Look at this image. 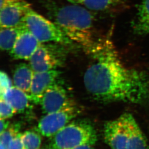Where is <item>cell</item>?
<instances>
[{"label":"cell","mask_w":149,"mask_h":149,"mask_svg":"<svg viewBox=\"0 0 149 149\" xmlns=\"http://www.w3.org/2000/svg\"><path fill=\"white\" fill-rule=\"evenodd\" d=\"M1 128H0V133L3 132L6 130H7L10 126V122L8 119H1Z\"/></svg>","instance_id":"23"},{"label":"cell","mask_w":149,"mask_h":149,"mask_svg":"<svg viewBox=\"0 0 149 149\" xmlns=\"http://www.w3.org/2000/svg\"><path fill=\"white\" fill-rule=\"evenodd\" d=\"M132 28L134 33L138 35L149 34V0L141 1L133 21Z\"/></svg>","instance_id":"15"},{"label":"cell","mask_w":149,"mask_h":149,"mask_svg":"<svg viewBox=\"0 0 149 149\" xmlns=\"http://www.w3.org/2000/svg\"><path fill=\"white\" fill-rule=\"evenodd\" d=\"M31 8L25 0L14 1L1 6V28L16 27L21 24Z\"/></svg>","instance_id":"8"},{"label":"cell","mask_w":149,"mask_h":149,"mask_svg":"<svg viewBox=\"0 0 149 149\" xmlns=\"http://www.w3.org/2000/svg\"><path fill=\"white\" fill-rule=\"evenodd\" d=\"M127 0H85L83 4L89 10L102 11L124 4Z\"/></svg>","instance_id":"17"},{"label":"cell","mask_w":149,"mask_h":149,"mask_svg":"<svg viewBox=\"0 0 149 149\" xmlns=\"http://www.w3.org/2000/svg\"><path fill=\"white\" fill-rule=\"evenodd\" d=\"M93 146L94 145H90V144H84V145H80L79 146L76 147L72 149H94Z\"/></svg>","instance_id":"24"},{"label":"cell","mask_w":149,"mask_h":149,"mask_svg":"<svg viewBox=\"0 0 149 149\" xmlns=\"http://www.w3.org/2000/svg\"><path fill=\"white\" fill-rule=\"evenodd\" d=\"M93 63L84 75L86 89L100 102L149 103V77L129 69L121 62L111 40H100L93 53Z\"/></svg>","instance_id":"1"},{"label":"cell","mask_w":149,"mask_h":149,"mask_svg":"<svg viewBox=\"0 0 149 149\" xmlns=\"http://www.w3.org/2000/svg\"><path fill=\"white\" fill-rule=\"evenodd\" d=\"M61 72L58 70L34 72L29 94L31 102L35 104H40L45 91L50 86L58 80Z\"/></svg>","instance_id":"9"},{"label":"cell","mask_w":149,"mask_h":149,"mask_svg":"<svg viewBox=\"0 0 149 149\" xmlns=\"http://www.w3.org/2000/svg\"><path fill=\"white\" fill-rule=\"evenodd\" d=\"M16 110L8 102L3 99L0 101V118L2 119L11 118L16 113Z\"/></svg>","instance_id":"20"},{"label":"cell","mask_w":149,"mask_h":149,"mask_svg":"<svg viewBox=\"0 0 149 149\" xmlns=\"http://www.w3.org/2000/svg\"><path fill=\"white\" fill-rule=\"evenodd\" d=\"M34 73L29 64L20 63L16 65L13 72L14 86L29 94Z\"/></svg>","instance_id":"14"},{"label":"cell","mask_w":149,"mask_h":149,"mask_svg":"<svg viewBox=\"0 0 149 149\" xmlns=\"http://www.w3.org/2000/svg\"><path fill=\"white\" fill-rule=\"evenodd\" d=\"M44 114L58 111L75 104L62 83L57 82L50 86L45 91L40 102Z\"/></svg>","instance_id":"7"},{"label":"cell","mask_w":149,"mask_h":149,"mask_svg":"<svg viewBox=\"0 0 149 149\" xmlns=\"http://www.w3.org/2000/svg\"><path fill=\"white\" fill-rule=\"evenodd\" d=\"M103 132L105 141L111 149H126L127 131L120 116L106 123Z\"/></svg>","instance_id":"11"},{"label":"cell","mask_w":149,"mask_h":149,"mask_svg":"<svg viewBox=\"0 0 149 149\" xmlns=\"http://www.w3.org/2000/svg\"><path fill=\"white\" fill-rule=\"evenodd\" d=\"M16 0H1V6H2L3 4L6 3H8L10 1H14Z\"/></svg>","instance_id":"26"},{"label":"cell","mask_w":149,"mask_h":149,"mask_svg":"<svg viewBox=\"0 0 149 149\" xmlns=\"http://www.w3.org/2000/svg\"><path fill=\"white\" fill-rule=\"evenodd\" d=\"M21 133L17 135L10 141L8 147V149H25L22 140Z\"/></svg>","instance_id":"22"},{"label":"cell","mask_w":149,"mask_h":149,"mask_svg":"<svg viewBox=\"0 0 149 149\" xmlns=\"http://www.w3.org/2000/svg\"><path fill=\"white\" fill-rule=\"evenodd\" d=\"M0 149H8L1 143H0Z\"/></svg>","instance_id":"27"},{"label":"cell","mask_w":149,"mask_h":149,"mask_svg":"<svg viewBox=\"0 0 149 149\" xmlns=\"http://www.w3.org/2000/svg\"><path fill=\"white\" fill-rule=\"evenodd\" d=\"M81 111L75 104L45 114L39 121L36 130L43 136L51 138L79 116Z\"/></svg>","instance_id":"6"},{"label":"cell","mask_w":149,"mask_h":149,"mask_svg":"<svg viewBox=\"0 0 149 149\" xmlns=\"http://www.w3.org/2000/svg\"><path fill=\"white\" fill-rule=\"evenodd\" d=\"M12 83L8 75L4 71L0 72V93L2 96L6 91L12 87Z\"/></svg>","instance_id":"21"},{"label":"cell","mask_w":149,"mask_h":149,"mask_svg":"<svg viewBox=\"0 0 149 149\" xmlns=\"http://www.w3.org/2000/svg\"><path fill=\"white\" fill-rule=\"evenodd\" d=\"M27 27L24 21L16 27L1 28L0 47L3 51H10L22 31Z\"/></svg>","instance_id":"16"},{"label":"cell","mask_w":149,"mask_h":149,"mask_svg":"<svg viewBox=\"0 0 149 149\" xmlns=\"http://www.w3.org/2000/svg\"><path fill=\"white\" fill-rule=\"evenodd\" d=\"M97 133L87 119L72 120L51 137L47 149H72L84 144L94 145Z\"/></svg>","instance_id":"3"},{"label":"cell","mask_w":149,"mask_h":149,"mask_svg":"<svg viewBox=\"0 0 149 149\" xmlns=\"http://www.w3.org/2000/svg\"><path fill=\"white\" fill-rule=\"evenodd\" d=\"M1 99L8 102L18 113H27L31 109L30 102L31 101L29 95L15 86L6 91Z\"/></svg>","instance_id":"13"},{"label":"cell","mask_w":149,"mask_h":149,"mask_svg":"<svg viewBox=\"0 0 149 149\" xmlns=\"http://www.w3.org/2000/svg\"><path fill=\"white\" fill-rule=\"evenodd\" d=\"M67 45L58 42L41 43L29 59V65L34 72L56 70L65 62Z\"/></svg>","instance_id":"5"},{"label":"cell","mask_w":149,"mask_h":149,"mask_svg":"<svg viewBox=\"0 0 149 149\" xmlns=\"http://www.w3.org/2000/svg\"><path fill=\"white\" fill-rule=\"evenodd\" d=\"M21 127L22 125L19 122L15 123L10 125L7 130L0 133V143L8 149L10 141L19 133Z\"/></svg>","instance_id":"19"},{"label":"cell","mask_w":149,"mask_h":149,"mask_svg":"<svg viewBox=\"0 0 149 149\" xmlns=\"http://www.w3.org/2000/svg\"><path fill=\"white\" fill-rule=\"evenodd\" d=\"M67 1L72 4H77V5L83 4L85 1V0H67Z\"/></svg>","instance_id":"25"},{"label":"cell","mask_w":149,"mask_h":149,"mask_svg":"<svg viewBox=\"0 0 149 149\" xmlns=\"http://www.w3.org/2000/svg\"><path fill=\"white\" fill-rule=\"evenodd\" d=\"M41 134L36 130H27L22 134L25 149H40L42 143Z\"/></svg>","instance_id":"18"},{"label":"cell","mask_w":149,"mask_h":149,"mask_svg":"<svg viewBox=\"0 0 149 149\" xmlns=\"http://www.w3.org/2000/svg\"><path fill=\"white\" fill-rule=\"evenodd\" d=\"M49 14L54 22L70 39L91 54L99 41L93 34V17L88 9L77 4L58 7L50 6Z\"/></svg>","instance_id":"2"},{"label":"cell","mask_w":149,"mask_h":149,"mask_svg":"<svg viewBox=\"0 0 149 149\" xmlns=\"http://www.w3.org/2000/svg\"><path fill=\"white\" fill-rule=\"evenodd\" d=\"M120 117L127 131L126 149H148L146 139L133 116L125 113Z\"/></svg>","instance_id":"12"},{"label":"cell","mask_w":149,"mask_h":149,"mask_svg":"<svg viewBox=\"0 0 149 149\" xmlns=\"http://www.w3.org/2000/svg\"><path fill=\"white\" fill-rule=\"evenodd\" d=\"M24 22L30 32L41 43L55 42L70 45L72 43L59 27L41 15L30 9Z\"/></svg>","instance_id":"4"},{"label":"cell","mask_w":149,"mask_h":149,"mask_svg":"<svg viewBox=\"0 0 149 149\" xmlns=\"http://www.w3.org/2000/svg\"><path fill=\"white\" fill-rule=\"evenodd\" d=\"M40 44L26 27L18 37L9 54L13 59L29 61Z\"/></svg>","instance_id":"10"}]
</instances>
